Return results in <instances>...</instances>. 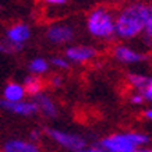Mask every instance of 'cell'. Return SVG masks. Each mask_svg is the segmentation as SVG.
I'll use <instances>...</instances> for the list:
<instances>
[{
	"label": "cell",
	"instance_id": "cell-1",
	"mask_svg": "<svg viewBox=\"0 0 152 152\" xmlns=\"http://www.w3.org/2000/svg\"><path fill=\"white\" fill-rule=\"evenodd\" d=\"M151 6L142 1H133L123 6L115 14L116 38L121 41H131L142 35Z\"/></svg>",
	"mask_w": 152,
	"mask_h": 152
},
{
	"label": "cell",
	"instance_id": "cell-2",
	"mask_svg": "<svg viewBox=\"0 0 152 152\" xmlns=\"http://www.w3.org/2000/svg\"><path fill=\"white\" fill-rule=\"evenodd\" d=\"M87 32L98 41L109 42L116 38L115 13L109 7L98 6L89 11L85 20Z\"/></svg>",
	"mask_w": 152,
	"mask_h": 152
},
{
	"label": "cell",
	"instance_id": "cell-3",
	"mask_svg": "<svg viewBox=\"0 0 152 152\" xmlns=\"http://www.w3.org/2000/svg\"><path fill=\"white\" fill-rule=\"evenodd\" d=\"M149 142V137L142 133H117L101 141L99 147L105 152H130Z\"/></svg>",
	"mask_w": 152,
	"mask_h": 152
},
{
	"label": "cell",
	"instance_id": "cell-4",
	"mask_svg": "<svg viewBox=\"0 0 152 152\" xmlns=\"http://www.w3.org/2000/svg\"><path fill=\"white\" fill-rule=\"evenodd\" d=\"M45 38L53 46H64L70 45L75 39V29L70 24L56 23L46 28Z\"/></svg>",
	"mask_w": 152,
	"mask_h": 152
},
{
	"label": "cell",
	"instance_id": "cell-5",
	"mask_svg": "<svg viewBox=\"0 0 152 152\" xmlns=\"http://www.w3.org/2000/svg\"><path fill=\"white\" fill-rule=\"evenodd\" d=\"M48 137L55 141L56 144H59L60 147L66 148L69 151H78L87 147V141L84 140V137L78 135V134L67 133V131H61L57 129H48L46 130Z\"/></svg>",
	"mask_w": 152,
	"mask_h": 152
},
{
	"label": "cell",
	"instance_id": "cell-6",
	"mask_svg": "<svg viewBox=\"0 0 152 152\" xmlns=\"http://www.w3.org/2000/svg\"><path fill=\"white\" fill-rule=\"evenodd\" d=\"M96 56V48L91 45H70L64 50V57L70 61V64H87Z\"/></svg>",
	"mask_w": 152,
	"mask_h": 152
},
{
	"label": "cell",
	"instance_id": "cell-7",
	"mask_svg": "<svg viewBox=\"0 0 152 152\" xmlns=\"http://www.w3.org/2000/svg\"><path fill=\"white\" fill-rule=\"evenodd\" d=\"M29 38H31V28L25 23H17L6 29L4 39L15 49V52L23 50Z\"/></svg>",
	"mask_w": 152,
	"mask_h": 152
},
{
	"label": "cell",
	"instance_id": "cell-8",
	"mask_svg": "<svg viewBox=\"0 0 152 152\" xmlns=\"http://www.w3.org/2000/svg\"><path fill=\"white\" fill-rule=\"evenodd\" d=\"M112 55L119 63H123V64H137V63H142L148 59L145 53H141V52L135 50L130 46H126V45L115 46Z\"/></svg>",
	"mask_w": 152,
	"mask_h": 152
},
{
	"label": "cell",
	"instance_id": "cell-9",
	"mask_svg": "<svg viewBox=\"0 0 152 152\" xmlns=\"http://www.w3.org/2000/svg\"><path fill=\"white\" fill-rule=\"evenodd\" d=\"M127 81L144 98V101L152 102V77L144 75V74L130 73L127 75Z\"/></svg>",
	"mask_w": 152,
	"mask_h": 152
},
{
	"label": "cell",
	"instance_id": "cell-10",
	"mask_svg": "<svg viewBox=\"0 0 152 152\" xmlns=\"http://www.w3.org/2000/svg\"><path fill=\"white\" fill-rule=\"evenodd\" d=\"M0 106L4 109V110L10 112V113H14V115L18 116H24V117H28V116H34L38 113V107L35 105L34 101H20V102H6L1 101L0 102Z\"/></svg>",
	"mask_w": 152,
	"mask_h": 152
},
{
	"label": "cell",
	"instance_id": "cell-11",
	"mask_svg": "<svg viewBox=\"0 0 152 152\" xmlns=\"http://www.w3.org/2000/svg\"><path fill=\"white\" fill-rule=\"evenodd\" d=\"M34 102H35V105L38 107V112H41L43 116H46L49 119L57 117V115H59L57 106H56V103L49 95L43 92L38 94L37 96H34Z\"/></svg>",
	"mask_w": 152,
	"mask_h": 152
},
{
	"label": "cell",
	"instance_id": "cell-12",
	"mask_svg": "<svg viewBox=\"0 0 152 152\" xmlns=\"http://www.w3.org/2000/svg\"><path fill=\"white\" fill-rule=\"evenodd\" d=\"M27 92L24 89L23 84L20 83H9L3 89V101L6 102H20L24 101Z\"/></svg>",
	"mask_w": 152,
	"mask_h": 152
},
{
	"label": "cell",
	"instance_id": "cell-13",
	"mask_svg": "<svg viewBox=\"0 0 152 152\" xmlns=\"http://www.w3.org/2000/svg\"><path fill=\"white\" fill-rule=\"evenodd\" d=\"M3 152H39L35 142L25 140H9L3 145Z\"/></svg>",
	"mask_w": 152,
	"mask_h": 152
},
{
	"label": "cell",
	"instance_id": "cell-14",
	"mask_svg": "<svg viewBox=\"0 0 152 152\" xmlns=\"http://www.w3.org/2000/svg\"><path fill=\"white\" fill-rule=\"evenodd\" d=\"M23 87H24V89H25L27 95L34 98V96H37L38 94L42 92V89H43V81H42L41 77L29 74V75H27V77L24 78Z\"/></svg>",
	"mask_w": 152,
	"mask_h": 152
},
{
	"label": "cell",
	"instance_id": "cell-15",
	"mask_svg": "<svg viewBox=\"0 0 152 152\" xmlns=\"http://www.w3.org/2000/svg\"><path fill=\"white\" fill-rule=\"evenodd\" d=\"M50 69V63L48 61L45 57H34L29 63H28V70L32 75L41 77L43 74H46Z\"/></svg>",
	"mask_w": 152,
	"mask_h": 152
},
{
	"label": "cell",
	"instance_id": "cell-16",
	"mask_svg": "<svg viewBox=\"0 0 152 152\" xmlns=\"http://www.w3.org/2000/svg\"><path fill=\"white\" fill-rule=\"evenodd\" d=\"M141 39H142L144 45L147 48H152V6L149 9V14H148L147 24H145L144 32L141 35Z\"/></svg>",
	"mask_w": 152,
	"mask_h": 152
},
{
	"label": "cell",
	"instance_id": "cell-17",
	"mask_svg": "<svg viewBox=\"0 0 152 152\" xmlns=\"http://www.w3.org/2000/svg\"><path fill=\"white\" fill-rule=\"evenodd\" d=\"M52 67H55L57 70H69L70 69V61L66 59L64 56H56L49 61Z\"/></svg>",
	"mask_w": 152,
	"mask_h": 152
},
{
	"label": "cell",
	"instance_id": "cell-18",
	"mask_svg": "<svg viewBox=\"0 0 152 152\" xmlns=\"http://www.w3.org/2000/svg\"><path fill=\"white\" fill-rule=\"evenodd\" d=\"M0 53H4V55L15 53V49H14L6 39H0Z\"/></svg>",
	"mask_w": 152,
	"mask_h": 152
},
{
	"label": "cell",
	"instance_id": "cell-19",
	"mask_svg": "<svg viewBox=\"0 0 152 152\" xmlns=\"http://www.w3.org/2000/svg\"><path fill=\"white\" fill-rule=\"evenodd\" d=\"M130 102H131L133 105H142L145 101H144V98L141 96L138 92H135V94H133V95L130 96Z\"/></svg>",
	"mask_w": 152,
	"mask_h": 152
},
{
	"label": "cell",
	"instance_id": "cell-20",
	"mask_svg": "<svg viewBox=\"0 0 152 152\" xmlns=\"http://www.w3.org/2000/svg\"><path fill=\"white\" fill-rule=\"evenodd\" d=\"M50 84L53 85V87H56V88H60L61 85H63V78H61V75H59V74H56V75H52Z\"/></svg>",
	"mask_w": 152,
	"mask_h": 152
},
{
	"label": "cell",
	"instance_id": "cell-21",
	"mask_svg": "<svg viewBox=\"0 0 152 152\" xmlns=\"http://www.w3.org/2000/svg\"><path fill=\"white\" fill-rule=\"evenodd\" d=\"M48 6H52V7H60V6L67 4L69 0H43Z\"/></svg>",
	"mask_w": 152,
	"mask_h": 152
},
{
	"label": "cell",
	"instance_id": "cell-22",
	"mask_svg": "<svg viewBox=\"0 0 152 152\" xmlns=\"http://www.w3.org/2000/svg\"><path fill=\"white\" fill-rule=\"evenodd\" d=\"M73 152H105L101 147H89V148H83V149H78V151H73Z\"/></svg>",
	"mask_w": 152,
	"mask_h": 152
},
{
	"label": "cell",
	"instance_id": "cell-23",
	"mask_svg": "<svg viewBox=\"0 0 152 152\" xmlns=\"http://www.w3.org/2000/svg\"><path fill=\"white\" fill-rule=\"evenodd\" d=\"M42 138V133L39 130H34L32 133H31V140H32V142H37L39 140Z\"/></svg>",
	"mask_w": 152,
	"mask_h": 152
},
{
	"label": "cell",
	"instance_id": "cell-24",
	"mask_svg": "<svg viewBox=\"0 0 152 152\" xmlns=\"http://www.w3.org/2000/svg\"><path fill=\"white\" fill-rule=\"evenodd\" d=\"M130 152H152V148H138V149H134Z\"/></svg>",
	"mask_w": 152,
	"mask_h": 152
},
{
	"label": "cell",
	"instance_id": "cell-25",
	"mask_svg": "<svg viewBox=\"0 0 152 152\" xmlns=\"http://www.w3.org/2000/svg\"><path fill=\"white\" fill-rule=\"evenodd\" d=\"M144 115H145V117H147L148 120H152V107L151 109H148V110H145Z\"/></svg>",
	"mask_w": 152,
	"mask_h": 152
},
{
	"label": "cell",
	"instance_id": "cell-26",
	"mask_svg": "<svg viewBox=\"0 0 152 152\" xmlns=\"http://www.w3.org/2000/svg\"><path fill=\"white\" fill-rule=\"evenodd\" d=\"M121 1H126V0H121Z\"/></svg>",
	"mask_w": 152,
	"mask_h": 152
}]
</instances>
